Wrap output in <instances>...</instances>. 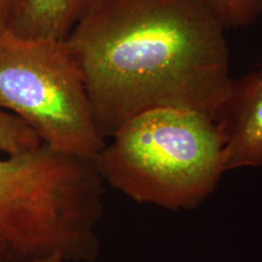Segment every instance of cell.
<instances>
[{
    "mask_svg": "<svg viewBox=\"0 0 262 262\" xmlns=\"http://www.w3.org/2000/svg\"><path fill=\"white\" fill-rule=\"evenodd\" d=\"M27 262H83V261L72 260V258L60 256V255H49V256L29 258Z\"/></svg>",
    "mask_w": 262,
    "mask_h": 262,
    "instance_id": "obj_11",
    "label": "cell"
},
{
    "mask_svg": "<svg viewBox=\"0 0 262 262\" xmlns=\"http://www.w3.org/2000/svg\"><path fill=\"white\" fill-rule=\"evenodd\" d=\"M104 182L95 159L47 146L0 159V238L27 258L94 262Z\"/></svg>",
    "mask_w": 262,
    "mask_h": 262,
    "instance_id": "obj_3",
    "label": "cell"
},
{
    "mask_svg": "<svg viewBox=\"0 0 262 262\" xmlns=\"http://www.w3.org/2000/svg\"><path fill=\"white\" fill-rule=\"evenodd\" d=\"M28 260L15 247L0 238V262H27Z\"/></svg>",
    "mask_w": 262,
    "mask_h": 262,
    "instance_id": "obj_9",
    "label": "cell"
},
{
    "mask_svg": "<svg viewBox=\"0 0 262 262\" xmlns=\"http://www.w3.org/2000/svg\"><path fill=\"white\" fill-rule=\"evenodd\" d=\"M104 185L141 204L196 208L226 172L224 137L214 118L156 108L124 123L95 158Z\"/></svg>",
    "mask_w": 262,
    "mask_h": 262,
    "instance_id": "obj_2",
    "label": "cell"
},
{
    "mask_svg": "<svg viewBox=\"0 0 262 262\" xmlns=\"http://www.w3.org/2000/svg\"><path fill=\"white\" fill-rule=\"evenodd\" d=\"M0 108L55 152L95 159L106 145L66 39L0 32Z\"/></svg>",
    "mask_w": 262,
    "mask_h": 262,
    "instance_id": "obj_4",
    "label": "cell"
},
{
    "mask_svg": "<svg viewBox=\"0 0 262 262\" xmlns=\"http://www.w3.org/2000/svg\"><path fill=\"white\" fill-rule=\"evenodd\" d=\"M102 0H18L10 27L16 34L64 40Z\"/></svg>",
    "mask_w": 262,
    "mask_h": 262,
    "instance_id": "obj_6",
    "label": "cell"
},
{
    "mask_svg": "<svg viewBox=\"0 0 262 262\" xmlns=\"http://www.w3.org/2000/svg\"><path fill=\"white\" fill-rule=\"evenodd\" d=\"M226 29L201 0H102L66 42L103 139L156 108L216 119L233 81Z\"/></svg>",
    "mask_w": 262,
    "mask_h": 262,
    "instance_id": "obj_1",
    "label": "cell"
},
{
    "mask_svg": "<svg viewBox=\"0 0 262 262\" xmlns=\"http://www.w3.org/2000/svg\"><path fill=\"white\" fill-rule=\"evenodd\" d=\"M261 72H262V71H261Z\"/></svg>",
    "mask_w": 262,
    "mask_h": 262,
    "instance_id": "obj_12",
    "label": "cell"
},
{
    "mask_svg": "<svg viewBox=\"0 0 262 262\" xmlns=\"http://www.w3.org/2000/svg\"><path fill=\"white\" fill-rule=\"evenodd\" d=\"M18 0H0V32L10 27Z\"/></svg>",
    "mask_w": 262,
    "mask_h": 262,
    "instance_id": "obj_10",
    "label": "cell"
},
{
    "mask_svg": "<svg viewBox=\"0 0 262 262\" xmlns=\"http://www.w3.org/2000/svg\"><path fill=\"white\" fill-rule=\"evenodd\" d=\"M42 146L41 141L25 122L0 108V152L19 156Z\"/></svg>",
    "mask_w": 262,
    "mask_h": 262,
    "instance_id": "obj_7",
    "label": "cell"
},
{
    "mask_svg": "<svg viewBox=\"0 0 262 262\" xmlns=\"http://www.w3.org/2000/svg\"><path fill=\"white\" fill-rule=\"evenodd\" d=\"M226 28H243L262 14V0H201Z\"/></svg>",
    "mask_w": 262,
    "mask_h": 262,
    "instance_id": "obj_8",
    "label": "cell"
},
{
    "mask_svg": "<svg viewBox=\"0 0 262 262\" xmlns=\"http://www.w3.org/2000/svg\"><path fill=\"white\" fill-rule=\"evenodd\" d=\"M224 137L226 172L262 168V72L233 79L216 118Z\"/></svg>",
    "mask_w": 262,
    "mask_h": 262,
    "instance_id": "obj_5",
    "label": "cell"
}]
</instances>
